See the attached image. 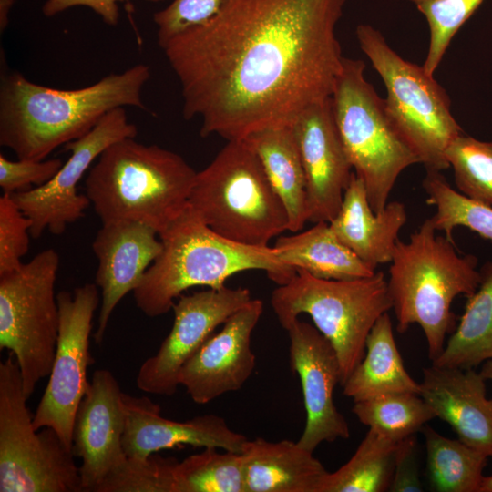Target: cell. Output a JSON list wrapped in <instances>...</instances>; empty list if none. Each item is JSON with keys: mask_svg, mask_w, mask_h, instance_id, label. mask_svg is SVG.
<instances>
[{"mask_svg": "<svg viewBox=\"0 0 492 492\" xmlns=\"http://www.w3.org/2000/svg\"><path fill=\"white\" fill-rule=\"evenodd\" d=\"M303 166L308 221L330 222L354 174L342 142L331 97L306 108L292 125Z\"/></svg>", "mask_w": 492, "mask_h": 492, "instance_id": "cell-18", "label": "cell"}, {"mask_svg": "<svg viewBox=\"0 0 492 492\" xmlns=\"http://www.w3.org/2000/svg\"><path fill=\"white\" fill-rule=\"evenodd\" d=\"M251 295L247 288H208L189 295L181 294L172 310L174 322L157 354L140 366L136 384L139 390L173 395L183 364L223 324L230 316L246 305Z\"/></svg>", "mask_w": 492, "mask_h": 492, "instance_id": "cell-14", "label": "cell"}, {"mask_svg": "<svg viewBox=\"0 0 492 492\" xmlns=\"http://www.w3.org/2000/svg\"><path fill=\"white\" fill-rule=\"evenodd\" d=\"M97 260L95 283L101 290L95 343L104 339L109 318L118 303L140 283L159 254L162 243L152 227L130 220L102 224L93 242Z\"/></svg>", "mask_w": 492, "mask_h": 492, "instance_id": "cell-19", "label": "cell"}, {"mask_svg": "<svg viewBox=\"0 0 492 492\" xmlns=\"http://www.w3.org/2000/svg\"><path fill=\"white\" fill-rule=\"evenodd\" d=\"M355 34L384 83L385 108L397 130L426 170L448 169L446 150L464 131L452 115L445 89L423 67L400 56L372 26L359 25Z\"/></svg>", "mask_w": 492, "mask_h": 492, "instance_id": "cell-9", "label": "cell"}, {"mask_svg": "<svg viewBox=\"0 0 492 492\" xmlns=\"http://www.w3.org/2000/svg\"><path fill=\"white\" fill-rule=\"evenodd\" d=\"M245 492H320L328 473L298 441L247 440L241 452Z\"/></svg>", "mask_w": 492, "mask_h": 492, "instance_id": "cell-23", "label": "cell"}, {"mask_svg": "<svg viewBox=\"0 0 492 492\" xmlns=\"http://www.w3.org/2000/svg\"><path fill=\"white\" fill-rule=\"evenodd\" d=\"M398 443L369 429L353 456L326 474L320 492L388 491Z\"/></svg>", "mask_w": 492, "mask_h": 492, "instance_id": "cell-29", "label": "cell"}, {"mask_svg": "<svg viewBox=\"0 0 492 492\" xmlns=\"http://www.w3.org/2000/svg\"><path fill=\"white\" fill-rule=\"evenodd\" d=\"M14 4V0H0V29L5 30L8 22V14Z\"/></svg>", "mask_w": 492, "mask_h": 492, "instance_id": "cell-41", "label": "cell"}, {"mask_svg": "<svg viewBox=\"0 0 492 492\" xmlns=\"http://www.w3.org/2000/svg\"><path fill=\"white\" fill-rule=\"evenodd\" d=\"M426 476L436 492H479L487 456L425 425Z\"/></svg>", "mask_w": 492, "mask_h": 492, "instance_id": "cell-28", "label": "cell"}, {"mask_svg": "<svg viewBox=\"0 0 492 492\" xmlns=\"http://www.w3.org/2000/svg\"><path fill=\"white\" fill-rule=\"evenodd\" d=\"M96 283L58 292L59 330L49 380L33 415L36 430L53 428L72 449L76 413L87 389V367L94 363L89 338L99 303Z\"/></svg>", "mask_w": 492, "mask_h": 492, "instance_id": "cell-12", "label": "cell"}, {"mask_svg": "<svg viewBox=\"0 0 492 492\" xmlns=\"http://www.w3.org/2000/svg\"><path fill=\"white\" fill-rule=\"evenodd\" d=\"M479 492H492V476H484Z\"/></svg>", "mask_w": 492, "mask_h": 492, "instance_id": "cell-43", "label": "cell"}, {"mask_svg": "<svg viewBox=\"0 0 492 492\" xmlns=\"http://www.w3.org/2000/svg\"><path fill=\"white\" fill-rule=\"evenodd\" d=\"M346 0H224L206 22L159 46L200 136L241 140L292 126L331 97L343 57L336 26Z\"/></svg>", "mask_w": 492, "mask_h": 492, "instance_id": "cell-1", "label": "cell"}, {"mask_svg": "<svg viewBox=\"0 0 492 492\" xmlns=\"http://www.w3.org/2000/svg\"><path fill=\"white\" fill-rule=\"evenodd\" d=\"M479 373L485 380H492V359L484 362Z\"/></svg>", "mask_w": 492, "mask_h": 492, "instance_id": "cell-42", "label": "cell"}, {"mask_svg": "<svg viewBox=\"0 0 492 492\" xmlns=\"http://www.w3.org/2000/svg\"><path fill=\"white\" fill-rule=\"evenodd\" d=\"M290 367L301 382L306 422L298 443L313 453L323 442L350 437L346 419L338 411L333 392L341 382L336 352L318 329L299 319L285 327Z\"/></svg>", "mask_w": 492, "mask_h": 492, "instance_id": "cell-15", "label": "cell"}, {"mask_svg": "<svg viewBox=\"0 0 492 492\" xmlns=\"http://www.w3.org/2000/svg\"><path fill=\"white\" fill-rule=\"evenodd\" d=\"M271 304L285 329L308 314L334 348L343 385L365 354L367 336L376 321L392 308L383 272L353 280H325L297 270L287 283L273 290Z\"/></svg>", "mask_w": 492, "mask_h": 492, "instance_id": "cell-7", "label": "cell"}, {"mask_svg": "<svg viewBox=\"0 0 492 492\" xmlns=\"http://www.w3.org/2000/svg\"><path fill=\"white\" fill-rule=\"evenodd\" d=\"M388 491H424L420 477L415 435L403 439L397 445L394 473Z\"/></svg>", "mask_w": 492, "mask_h": 492, "instance_id": "cell-39", "label": "cell"}, {"mask_svg": "<svg viewBox=\"0 0 492 492\" xmlns=\"http://www.w3.org/2000/svg\"><path fill=\"white\" fill-rule=\"evenodd\" d=\"M149 78V67L138 64L87 87L64 90L34 83L16 71L2 74L0 145L18 159L43 160L87 134L115 108L147 110L141 94Z\"/></svg>", "mask_w": 492, "mask_h": 492, "instance_id": "cell-2", "label": "cell"}, {"mask_svg": "<svg viewBox=\"0 0 492 492\" xmlns=\"http://www.w3.org/2000/svg\"><path fill=\"white\" fill-rule=\"evenodd\" d=\"M485 381L474 368L431 364L423 369L419 395L461 442L492 456V399Z\"/></svg>", "mask_w": 492, "mask_h": 492, "instance_id": "cell-21", "label": "cell"}, {"mask_svg": "<svg viewBox=\"0 0 492 492\" xmlns=\"http://www.w3.org/2000/svg\"><path fill=\"white\" fill-rule=\"evenodd\" d=\"M126 425L122 445L128 457L145 459L163 449L192 446L241 453L248 440L231 430L225 419L206 414L179 422L161 416L160 406L147 396L123 393Z\"/></svg>", "mask_w": 492, "mask_h": 492, "instance_id": "cell-20", "label": "cell"}, {"mask_svg": "<svg viewBox=\"0 0 492 492\" xmlns=\"http://www.w3.org/2000/svg\"><path fill=\"white\" fill-rule=\"evenodd\" d=\"M294 233L279 237L273 246L280 261L289 268L325 280L365 278L376 272L336 238L329 222H316Z\"/></svg>", "mask_w": 492, "mask_h": 492, "instance_id": "cell-25", "label": "cell"}, {"mask_svg": "<svg viewBox=\"0 0 492 492\" xmlns=\"http://www.w3.org/2000/svg\"><path fill=\"white\" fill-rule=\"evenodd\" d=\"M124 0H46L42 12L46 17L54 16L74 6H87L98 15L105 24L114 26L119 19L118 3ZM161 2L164 0H145Z\"/></svg>", "mask_w": 492, "mask_h": 492, "instance_id": "cell-40", "label": "cell"}, {"mask_svg": "<svg viewBox=\"0 0 492 492\" xmlns=\"http://www.w3.org/2000/svg\"><path fill=\"white\" fill-rule=\"evenodd\" d=\"M263 311L251 299L235 312L183 364L179 384L196 404L241 389L253 373L256 357L251 346L252 332Z\"/></svg>", "mask_w": 492, "mask_h": 492, "instance_id": "cell-16", "label": "cell"}, {"mask_svg": "<svg viewBox=\"0 0 492 492\" xmlns=\"http://www.w3.org/2000/svg\"><path fill=\"white\" fill-rule=\"evenodd\" d=\"M223 1L173 0L153 15L159 45L161 46L177 34L209 20L218 12Z\"/></svg>", "mask_w": 492, "mask_h": 492, "instance_id": "cell-37", "label": "cell"}, {"mask_svg": "<svg viewBox=\"0 0 492 492\" xmlns=\"http://www.w3.org/2000/svg\"><path fill=\"white\" fill-rule=\"evenodd\" d=\"M422 186L425 201L436 208L428 218L436 231L453 240L456 227H465L492 241V207L475 201L451 187L440 171L426 170Z\"/></svg>", "mask_w": 492, "mask_h": 492, "instance_id": "cell-31", "label": "cell"}, {"mask_svg": "<svg viewBox=\"0 0 492 492\" xmlns=\"http://www.w3.org/2000/svg\"><path fill=\"white\" fill-rule=\"evenodd\" d=\"M423 14L429 27L428 51L422 66L434 76L459 28L483 0H408Z\"/></svg>", "mask_w": 492, "mask_h": 492, "instance_id": "cell-34", "label": "cell"}, {"mask_svg": "<svg viewBox=\"0 0 492 492\" xmlns=\"http://www.w3.org/2000/svg\"><path fill=\"white\" fill-rule=\"evenodd\" d=\"M31 220L11 194L0 197V274L20 268L29 248Z\"/></svg>", "mask_w": 492, "mask_h": 492, "instance_id": "cell-36", "label": "cell"}, {"mask_svg": "<svg viewBox=\"0 0 492 492\" xmlns=\"http://www.w3.org/2000/svg\"><path fill=\"white\" fill-rule=\"evenodd\" d=\"M159 236L162 249L133 291L137 307L149 317L169 313L191 287L220 289L241 272L264 271L277 285L287 283L296 273L280 261L273 246L231 241L213 231L188 206Z\"/></svg>", "mask_w": 492, "mask_h": 492, "instance_id": "cell-3", "label": "cell"}, {"mask_svg": "<svg viewBox=\"0 0 492 492\" xmlns=\"http://www.w3.org/2000/svg\"><path fill=\"white\" fill-rule=\"evenodd\" d=\"M217 447L178 461L174 492H245L241 453Z\"/></svg>", "mask_w": 492, "mask_h": 492, "instance_id": "cell-32", "label": "cell"}, {"mask_svg": "<svg viewBox=\"0 0 492 492\" xmlns=\"http://www.w3.org/2000/svg\"><path fill=\"white\" fill-rule=\"evenodd\" d=\"M27 398L10 352L0 364V491L81 492L72 449L53 428L34 427Z\"/></svg>", "mask_w": 492, "mask_h": 492, "instance_id": "cell-10", "label": "cell"}, {"mask_svg": "<svg viewBox=\"0 0 492 492\" xmlns=\"http://www.w3.org/2000/svg\"><path fill=\"white\" fill-rule=\"evenodd\" d=\"M138 128L128 120L124 108L107 113L85 136L67 143L70 157L47 183L11 194L31 220L30 235L37 239L45 230L62 234L67 225L84 216L91 204L86 194L77 193V184L92 163L113 143L136 138Z\"/></svg>", "mask_w": 492, "mask_h": 492, "instance_id": "cell-13", "label": "cell"}, {"mask_svg": "<svg viewBox=\"0 0 492 492\" xmlns=\"http://www.w3.org/2000/svg\"><path fill=\"white\" fill-rule=\"evenodd\" d=\"M406 220L405 207L397 200L388 202L382 211L375 213L364 182L354 172L340 210L329 225L343 245L376 270L378 265L391 262Z\"/></svg>", "mask_w": 492, "mask_h": 492, "instance_id": "cell-22", "label": "cell"}, {"mask_svg": "<svg viewBox=\"0 0 492 492\" xmlns=\"http://www.w3.org/2000/svg\"><path fill=\"white\" fill-rule=\"evenodd\" d=\"M479 272L478 287L466 297L458 325L432 364L467 369L492 359V261Z\"/></svg>", "mask_w": 492, "mask_h": 492, "instance_id": "cell-27", "label": "cell"}, {"mask_svg": "<svg viewBox=\"0 0 492 492\" xmlns=\"http://www.w3.org/2000/svg\"><path fill=\"white\" fill-rule=\"evenodd\" d=\"M244 140L256 153L285 207L289 231H302L309 215L307 184L292 126L262 129Z\"/></svg>", "mask_w": 492, "mask_h": 492, "instance_id": "cell-24", "label": "cell"}, {"mask_svg": "<svg viewBox=\"0 0 492 492\" xmlns=\"http://www.w3.org/2000/svg\"><path fill=\"white\" fill-rule=\"evenodd\" d=\"M63 164L60 159L14 161L0 154V187L4 193L13 194L43 186L54 178Z\"/></svg>", "mask_w": 492, "mask_h": 492, "instance_id": "cell-38", "label": "cell"}, {"mask_svg": "<svg viewBox=\"0 0 492 492\" xmlns=\"http://www.w3.org/2000/svg\"><path fill=\"white\" fill-rule=\"evenodd\" d=\"M354 403L352 412L363 425L395 442L422 431L436 417L415 393H390Z\"/></svg>", "mask_w": 492, "mask_h": 492, "instance_id": "cell-30", "label": "cell"}, {"mask_svg": "<svg viewBox=\"0 0 492 492\" xmlns=\"http://www.w3.org/2000/svg\"><path fill=\"white\" fill-rule=\"evenodd\" d=\"M457 190L466 197L492 207V141L462 133L446 150Z\"/></svg>", "mask_w": 492, "mask_h": 492, "instance_id": "cell-33", "label": "cell"}, {"mask_svg": "<svg viewBox=\"0 0 492 492\" xmlns=\"http://www.w3.org/2000/svg\"><path fill=\"white\" fill-rule=\"evenodd\" d=\"M178 461L157 453L145 459L127 456L95 492H174V469Z\"/></svg>", "mask_w": 492, "mask_h": 492, "instance_id": "cell-35", "label": "cell"}, {"mask_svg": "<svg viewBox=\"0 0 492 492\" xmlns=\"http://www.w3.org/2000/svg\"><path fill=\"white\" fill-rule=\"evenodd\" d=\"M123 393L114 374L96 370L76 413L72 451L81 460L82 491L95 492L126 459L122 436L126 425Z\"/></svg>", "mask_w": 492, "mask_h": 492, "instance_id": "cell-17", "label": "cell"}, {"mask_svg": "<svg viewBox=\"0 0 492 492\" xmlns=\"http://www.w3.org/2000/svg\"><path fill=\"white\" fill-rule=\"evenodd\" d=\"M196 174L180 155L127 138L97 159L85 190L102 224L138 221L159 234L187 208Z\"/></svg>", "mask_w": 492, "mask_h": 492, "instance_id": "cell-4", "label": "cell"}, {"mask_svg": "<svg viewBox=\"0 0 492 492\" xmlns=\"http://www.w3.org/2000/svg\"><path fill=\"white\" fill-rule=\"evenodd\" d=\"M342 386L343 395L354 402L390 393L419 395L420 384L405 368L388 313L373 326L366 339L364 356Z\"/></svg>", "mask_w": 492, "mask_h": 492, "instance_id": "cell-26", "label": "cell"}, {"mask_svg": "<svg viewBox=\"0 0 492 492\" xmlns=\"http://www.w3.org/2000/svg\"><path fill=\"white\" fill-rule=\"evenodd\" d=\"M58 268L57 252L46 249L20 268L0 274V349L14 354L27 397L49 375L56 354Z\"/></svg>", "mask_w": 492, "mask_h": 492, "instance_id": "cell-11", "label": "cell"}, {"mask_svg": "<svg viewBox=\"0 0 492 492\" xmlns=\"http://www.w3.org/2000/svg\"><path fill=\"white\" fill-rule=\"evenodd\" d=\"M390 263L387 284L396 330L418 324L432 362L456 328L454 299L471 295L479 285L477 258L458 253L454 241L437 234L426 219L408 241L398 240Z\"/></svg>", "mask_w": 492, "mask_h": 492, "instance_id": "cell-5", "label": "cell"}, {"mask_svg": "<svg viewBox=\"0 0 492 492\" xmlns=\"http://www.w3.org/2000/svg\"><path fill=\"white\" fill-rule=\"evenodd\" d=\"M364 71V61L343 57L331 100L354 172L378 213L388 203L399 175L420 159L394 125L384 100L366 80Z\"/></svg>", "mask_w": 492, "mask_h": 492, "instance_id": "cell-8", "label": "cell"}, {"mask_svg": "<svg viewBox=\"0 0 492 492\" xmlns=\"http://www.w3.org/2000/svg\"><path fill=\"white\" fill-rule=\"evenodd\" d=\"M188 207L216 233L248 246L268 247L289 231L285 207L244 139L227 141L197 171Z\"/></svg>", "mask_w": 492, "mask_h": 492, "instance_id": "cell-6", "label": "cell"}]
</instances>
